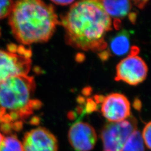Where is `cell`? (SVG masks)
Returning a JSON list of instances; mask_svg holds the SVG:
<instances>
[{"label":"cell","mask_w":151,"mask_h":151,"mask_svg":"<svg viewBox=\"0 0 151 151\" xmlns=\"http://www.w3.org/2000/svg\"><path fill=\"white\" fill-rule=\"evenodd\" d=\"M60 23L65 31V41L72 47L93 52L106 48L105 37L112 29V22L100 1L76 2Z\"/></svg>","instance_id":"cell-1"},{"label":"cell","mask_w":151,"mask_h":151,"mask_svg":"<svg viewBox=\"0 0 151 151\" xmlns=\"http://www.w3.org/2000/svg\"><path fill=\"white\" fill-rule=\"evenodd\" d=\"M59 22L53 5L39 0L15 2L9 15L12 32L24 45L47 42Z\"/></svg>","instance_id":"cell-2"},{"label":"cell","mask_w":151,"mask_h":151,"mask_svg":"<svg viewBox=\"0 0 151 151\" xmlns=\"http://www.w3.org/2000/svg\"><path fill=\"white\" fill-rule=\"evenodd\" d=\"M35 89L34 78L17 76L0 82V124L22 123L41 106L33 99Z\"/></svg>","instance_id":"cell-3"},{"label":"cell","mask_w":151,"mask_h":151,"mask_svg":"<svg viewBox=\"0 0 151 151\" xmlns=\"http://www.w3.org/2000/svg\"><path fill=\"white\" fill-rule=\"evenodd\" d=\"M137 130V121L133 117L120 122H109L101 132L103 151H122L131 134Z\"/></svg>","instance_id":"cell-4"},{"label":"cell","mask_w":151,"mask_h":151,"mask_svg":"<svg viewBox=\"0 0 151 151\" xmlns=\"http://www.w3.org/2000/svg\"><path fill=\"white\" fill-rule=\"evenodd\" d=\"M148 67L140 57L129 54L117 65L115 80L130 85H137L146 79Z\"/></svg>","instance_id":"cell-5"},{"label":"cell","mask_w":151,"mask_h":151,"mask_svg":"<svg viewBox=\"0 0 151 151\" xmlns=\"http://www.w3.org/2000/svg\"><path fill=\"white\" fill-rule=\"evenodd\" d=\"M32 60L20 54L0 50V82L17 76H27Z\"/></svg>","instance_id":"cell-6"},{"label":"cell","mask_w":151,"mask_h":151,"mask_svg":"<svg viewBox=\"0 0 151 151\" xmlns=\"http://www.w3.org/2000/svg\"><path fill=\"white\" fill-rule=\"evenodd\" d=\"M103 116L109 122H120L130 117V104L128 99L119 93L104 97L101 108Z\"/></svg>","instance_id":"cell-7"},{"label":"cell","mask_w":151,"mask_h":151,"mask_svg":"<svg viewBox=\"0 0 151 151\" xmlns=\"http://www.w3.org/2000/svg\"><path fill=\"white\" fill-rule=\"evenodd\" d=\"M24 151H58L56 137L49 130L38 127L27 132L23 138Z\"/></svg>","instance_id":"cell-8"},{"label":"cell","mask_w":151,"mask_h":151,"mask_svg":"<svg viewBox=\"0 0 151 151\" xmlns=\"http://www.w3.org/2000/svg\"><path fill=\"white\" fill-rule=\"evenodd\" d=\"M97 137L95 130L90 124L77 121L70 127L68 140L76 151H90L95 146Z\"/></svg>","instance_id":"cell-9"},{"label":"cell","mask_w":151,"mask_h":151,"mask_svg":"<svg viewBox=\"0 0 151 151\" xmlns=\"http://www.w3.org/2000/svg\"><path fill=\"white\" fill-rule=\"evenodd\" d=\"M108 15L115 18H122L129 15L132 8L129 1H100Z\"/></svg>","instance_id":"cell-10"},{"label":"cell","mask_w":151,"mask_h":151,"mask_svg":"<svg viewBox=\"0 0 151 151\" xmlns=\"http://www.w3.org/2000/svg\"><path fill=\"white\" fill-rule=\"evenodd\" d=\"M109 49L112 54L117 56H122L130 50L129 34L127 30L118 33L111 39Z\"/></svg>","instance_id":"cell-11"},{"label":"cell","mask_w":151,"mask_h":151,"mask_svg":"<svg viewBox=\"0 0 151 151\" xmlns=\"http://www.w3.org/2000/svg\"><path fill=\"white\" fill-rule=\"evenodd\" d=\"M145 145L142 133L135 130L128 138L122 151H145Z\"/></svg>","instance_id":"cell-12"},{"label":"cell","mask_w":151,"mask_h":151,"mask_svg":"<svg viewBox=\"0 0 151 151\" xmlns=\"http://www.w3.org/2000/svg\"><path fill=\"white\" fill-rule=\"evenodd\" d=\"M0 151H24L21 142L15 134L4 137L0 143Z\"/></svg>","instance_id":"cell-13"},{"label":"cell","mask_w":151,"mask_h":151,"mask_svg":"<svg viewBox=\"0 0 151 151\" xmlns=\"http://www.w3.org/2000/svg\"><path fill=\"white\" fill-rule=\"evenodd\" d=\"M15 2L12 1H0V19L9 16Z\"/></svg>","instance_id":"cell-14"},{"label":"cell","mask_w":151,"mask_h":151,"mask_svg":"<svg viewBox=\"0 0 151 151\" xmlns=\"http://www.w3.org/2000/svg\"><path fill=\"white\" fill-rule=\"evenodd\" d=\"M142 135L145 145L151 150V122L146 124L143 130Z\"/></svg>","instance_id":"cell-15"},{"label":"cell","mask_w":151,"mask_h":151,"mask_svg":"<svg viewBox=\"0 0 151 151\" xmlns=\"http://www.w3.org/2000/svg\"><path fill=\"white\" fill-rule=\"evenodd\" d=\"M52 2H53L54 4L57 5L66 6L70 5L72 4H73L75 2L74 1L72 0H55V1H52Z\"/></svg>","instance_id":"cell-16"},{"label":"cell","mask_w":151,"mask_h":151,"mask_svg":"<svg viewBox=\"0 0 151 151\" xmlns=\"http://www.w3.org/2000/svg\"><path fill=\"white\" fill-rule=\"evenodd\" d=\"M129 19L130 21L134 23L135 22L136 19H137V14L135 12H130L129 14Z\"/></svg>","instance_id":"cell-17"},{"label":"cell","mask_w":151,"mask_h":151,"mask_svg":"<svg viewBox=\"0 0 151 151\" xmlns=\"http://www.w3.org/2000/svg\"><path fill=\"white\" fill-rule=\"evenodd\" d=\"M135 5L137 6L139 8H143L147 1H134Z\"/></svg>","instance_id":"cell-18"},{"label":"cell","mask_w":151,"mask_h":151,"mask_svg":"<svg viewBox=\"0 0 151 151\" xmlns=\"http://www.w3.org/2000/svg\"><path fill=\"white\" fill-rule=\"evenodd\" d=\"M3 138H4V136H3L2 134L0 133V143H1V142H2V140L3 139Z\"/></svg>","instance_id":"cell-19"}]
</instances>
